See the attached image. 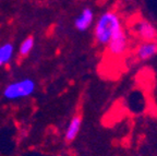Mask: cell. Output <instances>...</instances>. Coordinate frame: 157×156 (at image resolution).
<instances>
[{
  "label": "cell",
  "instance_id": "6da1fadb",
  "mask_svg": "<svg viewBox=\"0 0 157 156\" xmlns=\"http://www.w3.org/2000/svg\"><path fill=\"white\" fill-rule=\"evenodd\" d=\"M122 26L120 17L115 11H107L97 20L94 29L96 44L99 46H107L113 33Z\"/></svg>",
  "mask_w": 157,
  "mask_h": 156
},
{
  "label": "cell",
  "instance_id": "7a4b0ae2",
  "mask_svg": "<svg viewBox=\"0 0 157 156\" xmlns=\"http://www.w3.org/2000/svg\"><path fill=\"white\" fill-rule=\"evenodd\" d=\"M36 90V83L31 78H24L22 80L9 83L3 90V97L8 100H17L29 97Z\"/></svg>",
  "mask_w": 157,
  "mask_h": 156
},
{
  "label": "cell",
  "instance_id": "3957f363",
  "mask_svg": "<svg viewBox=\"0 0 157 156\" xmlns=\"http://www.w3.org/2000/svg\"><path fill=\"white\" fill-rule=\"evenodd\" d=\"M128 48V36L125 33L123 26L119 29L113 33L110 41L107 44L108 54L113 57H120L124 55Z\"/></svg>",
  "mask_w": 157,
  "mask_h": 156
},
{
  "label": "cell",
  "instance_id": "277c9868",
  "mask_svg": "<svg viewBox=\"0 0 157 156\" xmlns=\"http://www.w3.org/2000/svg\"><path fill=\"white\" fill-rule=\"evenodd\" d=\"M134 33L139 38L143 39L144 41H155L157 39V29L147 20H140L134 23Z\"/></svg>",
  "mask_w": 157,
  "mask_h": 156
},
{
  "label": "cell",
  "instance_id": "5b68a950",
  "mask_svg": "<svg viewBox=\"0 0 157 156\" xmlns=\"http://www.w3.org/2000/svg\"><path fill=\"white\" fill-rule=\"evenodd\" d=\"M94 20V13L91 8H84L80 14L74 20V26L80 32H84L90 29Z\"/></svg>",
  "mask_w": 157,
  "mask_h": 156
},
{
  "label": "cell",
  "instance_id": "8992f818",
  "mask_svg": "<svg viewBox=\"0 0 157 156\" xmlns=\"http://www.w3.org/2000/svg\"><path fill=\"white\" fill-rule=\"evenodd\" d=\"M157 55L156 41H144L136 49V57L141 61L148 60Z\"/></svg>",
  "mask_w": 157,
  "mask_h": 156
},
{
  "label": "cell",
  "instance_id": "52a82bcc",
  "mask_svg": "<svg viewBox=\"0 0 157 156\" xmlns=\"http://www.w3.org/2000/svg\"><path fill=\"white\" fill-rule=\"evenodd\" d=\"M82 126V116L81 115H75L72 117V119L69 122L68 127H67L66 133H64V139L67 142H72L73 140H75V138L78 137L80 129Z\"/></svg>",
  "mask_w": 157,
  "mask_h": 156
},
{
  "label": "cell",
  "instance_id": "ba28073f",
  "mask_svg": "<svg viewBox=\"0 0 157 156\" xmlns=\"http://www.w3.org/2000/svg\"><path fill=\"white\" fill-rule=\"evenodd\" d=\"M14 54V46L12 43H5L0 46V67L8 64Z\"/></svg>",
  "mask_w": 157,
  "mask_h": 156
},
{
  "label": "cell",
  "instance_id": "9c48e42d",
  "mask_svg": "<svg viewBox=\"0 0 157 156\" xmlns=\"http://www.w3.org/2000/svg\"><path fill=\"white\" fill-rule=\"evenodd\" d=\"M35 44V39L33 36H27L24 41L21 43L19 48V54L21 57H26L29 55V53L33 50Z\"/></svg>",
  "mask_w": 157,
  "mask_h": 156
},
{
  "label": "cell",
  "instance_id": "30bf717a",
  "mask_svg": "<svg viewBox=\"0 0 157 156\" xmlns=\"http://www.w3.org/2000/svg\"><path fill=\"white\" fill-rule=\"evenodd\" d=\"M106 1H108V0H99V2H106Z\"/></svg>",
  "mask_w": 157,
  "mask_h": 156
},
{
  "label": "cell",
  "instance_id": "8fae6325",
  "mask_svg": "<svg viewBox=\"0 0 157 156\" xmlns=\"http://www.w3.org/2000/svg\"><path fill=\"white\" fill-rule=\"evenodd\" d=\"M54 156H60V155H54Z\"/></svg>",
  "mask_w": 157,
  "mask_h": 156
}]
</instances>
